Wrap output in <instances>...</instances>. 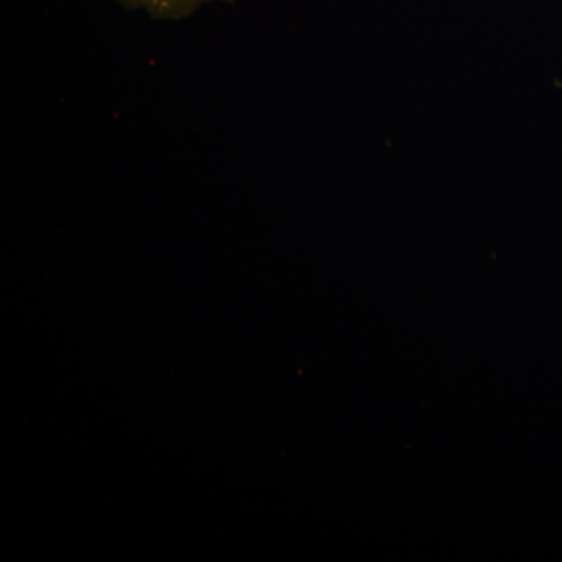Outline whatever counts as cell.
Here are the masks:
<instances>
[{
  "label": "cell",
  "instance_id": "obj_1",
  "mask_svg": "<svg viewBox=\"0 0 562 562\" xmlns=\"http://www.w3.org/2000/svg\"><path fill=\"white\" fill-rule=\"evenodd\" d=\"M125 9L144 11L151 20L181 21L190 18L205 3H233L236 0H117Z\"/></svg>",
  "mask_w": 562,
  "mask_h": 562
}]
</instances>
